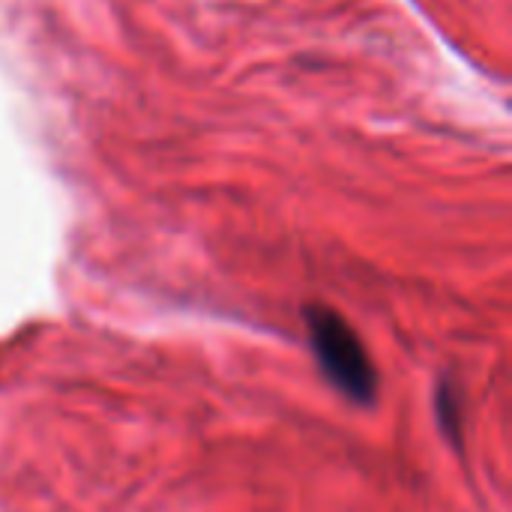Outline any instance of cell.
<instances>
[{"label":"cell","mask_w":512,"mask_h":512,"mask_svg":"<svg viewBox=\"0 0 512 512\" xmlns=\"http://www.w3.org/2000/svg\"><path fill=\"white\" fill-rule=\"evenodd\" d=\"M306 327L318 366L330 378V384L351 402L369 405L375 399L378 381L372 360L351 324L327 306H312L306 309Z\"/></svg>","instance_id":"1"}]
</instances>
